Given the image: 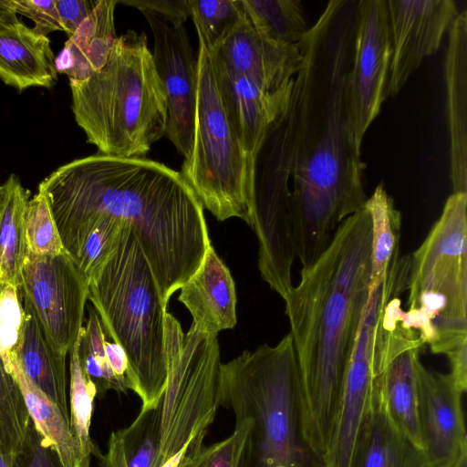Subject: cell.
<instances>
[{
	"instance_id": "23",
	"label": "cell",
	"mask_w": 467,
	"mask_h": 467,
	"mask_svg": "<svg viewBox=\"0 0 467 467\" xmlns=\"http://www.w3.org/2000/svg\"><path fill=\"white\" fill-rule=\"evenodd\" d=\"M23 306L24 323L13 357L26 379L69 420L67 356L51 348L30 307Z\"/></svg>"
},
{
	"instance_id": "41",
	"label": "cell",
	"mask_w": 467,
	"mask_h": 467,
	"mask_svg": "<svg viewBox=\"0 0 467 467\" xmlns=\"http://www.w3.org/2000/svg\"><path fill=\"white\" fill-rule=\"evenodd\" d=\"M105 352L108 361L116 376L131 385L128 377V360L123 348L115 342L106 340Z\"/></svg>"
},
{
	"instance_id": "6",
	"label": "cell",
	"mask_w": 467,
	"mask_h": 467,
	"mask_svg": "<svg viewBox=\"0 0 467 467\" xmlns=\"http://www.w3.org/2000/svg\"><path fill=\"white\" fill-rule=\"evenodd\" d=\"M299 387L289 334L221 364L219 405L251 422L250 467H321L302 436Z\"/></svg>"
},
{
	"instance_id": "31",
	"label": "cell",
	"mask_w": 467,
	"mask_h": 467,
	"mask_svg": "<svg viewBox=\"0 0 467 467\" xmlns=\"http://www.w3.org/2000/svg\"><path fill=\"white\" fill-rule=\"evenodd\" d=\"M248 419L235 420L233 433L226 439L204 445V438L193 440L187 447L179 467H250Z\"/></svg>"
},
{
	"instance_id": "36",
	"label": "cell",
	"mask_w": 467,
	"mask_h": 467,
	"mask_svg": "<svg viewBox=\"0 0 467 467\" xmlns=\"http://www.w3.org/2000/svg\"><path fill=\"white\" fill-rule=\"evenodd\" d=\"M24 306L19 290L11 285H0V358L6 364L18 344Z\"/></svg>"
},
{
	"instance_id": "19",
	"label": "cell",
	"mask_w": 467,
	"mask_h": 467,
	"mask_svg": "<svg viewBox=\"0 0 467 467\" xmlns=\"http://www.w3.org/2000/svg\"><path fill=\"white\" fill-rule=\"evenodd\" d=\"M180 289L178 300L192 317V328L217 335L236 325L235 284L230 270L212 244L198 269Z\"/></svg>"
},
{
	"instance_id": "8",
	"label": "cell",
	"mask_w": 467,
	"mask_h": 467,
	"mask_svg": "<svg viewBox=\"0 0 467 467\" xmlns=\"http://www.w3.org/2000/svg\"><path fill=\"white\" fill-rule=\"evenodd\" d=\"M198 41L193 140L180 172L218 221L249 224L254 171L227 116L212 54Z\"/></svg>"
},
{
	"instance_id": "30",
	"label": "cell",
	"mask_w": 467,
	"mask_h": 467,
	"mask_svg": "<svg viewBox=\"0 0 467 467\" xmlns=\"http://www.w3.org/2000/svg\"><path fill=\"white\" fill-rule=\"evenodd\" d=\"M88 309V319L78 337V358L84 374L94 384L99 398L109 390H131V385L113 372L105 352L106 336L99 317L94 307Z\"/></svg>"
},
{
	"instance_id": "45",
	"label": "cell",
	"mask_w": 467,
	"mask_h": 467,
	"mask_svg": "<svg viewBox=\"0 0 467 467\" xmlns=\"http://www.w3.org/2000/svg\"><path fill=\"white\" fill-rule=\"evenodd\" d=\"M461 467H466V462H463Z\"/></svg>"
},
{
	"instance_id": "37",
	"label": "cell",
	"mask_w": 467,
	"mask_h": 467,
	"mask_svg": "<svg viewBox=\"0 0 467 467\" xmlns=\"http://www.w3.org/2000/svg\"><path fill=\"white\" fill-rule=\"evenodd\" d=\"M10 467H64L55 445L36 429L31 420L21 451Z\"/></svg>"
},
{
	"instance_id": "24",
	"label": "cell",
	"mask_w": 467,
	"mask_h": 467,
	"mask_svg": "<svg viewBox=\"0 0 467 467\" xmlns=\"http://www.w3.org/2000/svg\"><path fill=\"white\" fill-rule=\"evenodd\" d=\"M160 403L141 407L127 427L112 431L101 467H158Z\"/></svg>"
},
{
	"instance_id": "29",
	"label": "cell",
	"mask_w": 467,
	"mask_h": 467,
	"mask_svg": "<svg viewBox=\"0 0 467 467\" xmlns=\"http://www.w3.org/2000/svg\"><path fill=\"white\" fill-rule=\"evenodd\" d=\"M69 424L80 453V467H89L91 455L99 460V451L90 438V424L97 390L84 374L78 358V338L69 351Z\"/></svg>"
},
{
	"instance_id": "14",
	"label": "cell",
	"mask_w": 467,
	"mask_h": 467,
	"mask_svg": "<svg viewBox=\"0 0 467 467\" xmlns=\"http://www.w3.org/2000/svg\"><path fill=\"white\" fill-rule=\"evenodd\" d=\"M390 62L385 98L398 95L421 62L439 49L459 14L452 0H386Z\"/></svg>"
},
{
	"instance_id": "22",
	"label": "cell",
	"mask_w": 467,
	"mask_h": 467,
	"mask_svg": "<svg viewBox=\"0 0 467 467\" xmlns=\"http://www.w3.org/2000/svg\"><path fill=\"white\" fill-rule=\"evenodd\" d=\"M118 0H97L88 18L66 41L56 57L57 73L69 80L81 81L100 70L118 38L114 11Z\"/></svg>"
},
{
	"instance_id": "28",
	"label": "cell",
	"mask_w": 467,
	"mask_h": 467,
	"mask_svg": "<svg viewBox=\"0 0 467 467\" xmlns=\"http://www.w3.org/2000/svg\"><path fill=\"white\" fill-rule=\"evenodd\" d=\"M246 17L264 39L297 46L310 26L298 0H242Z\"/></svg>"
},
{
	"instance_id": "33",
	"label": "cell",
	"mask_w": 467,
	"mask_h": 467,
	"mask_svg": "<svg viewBox=\"0 0 467 467\" xmlns=\"http://www.w3.org/2000/svg\"><path fill=\"white\" fill-rule=\"evenodd\" d=\"M197 35L214 53L245 18L242 0H189Z\"/></svg>"
},
{
	"instance_id": "15",
	"label": "cell",
	"mask_w": 467,
	"mask_h": 467,
	"mask_svg": "<svg viewBox=\"0 0 467 467\" xmlns=\"http://www.w3.org/2000/svg\"><path fill=\"white\" fill-rule=\"evenodd\" d=\"M419 420L424 451L432 467H461L467 461L462 393L450 374L417 363Z\"/></svg>"
},
{
	"instance_id": "12",
	"label": "cell",
	"mask_w": 467,
	"mask_h": 467,
	"mask_svg": "<svg viewBox=\"0 0 467 467\" xmlns=\"http://www.w3.org/2000/svg\"><path fill=\"white\" fill-rule=\"evenodd\" d=\"M389 62L386 0L358 1L351 63L347 77V107L352 134L359 148L386 99Z\"/></svg>"
},
{
	"instance_id": "42",
	"label": "cell",
	"mask_w": 467,
	"mask_h": 467,
	"mask_svg": "<svg viewBox=\"0 0 467 467\" xmlns=\"http://www.w3.org/2000/svg\"><path fill=\"white\" fill-rule=\"evenodd\" d=\"M18 21L13 0H0V26Z\"/></svg>"
},
{
	"instance_id": "44",
	"label": "cell",
	"mask_w": 467,
	"mask_h": 467,
	"mask_svg": "<svg viewBox=\"0 0 467 467\" xmlns=\"http://www.w3.org/2000/svg\"><path fill=\"white\" fill-rule=\"evenodd\" d=\"M5 195V184L0 185V213L3 207L4 200Z\"/></svg>"
},
{
	"instance_id": "16",
	"label": "cell",
	"mask_w": 467,
	"mask_h": 467,
	"mask_svg": "<svg viewBox=\"0 0 467 467\" xmlns=\"http://www.w3.org/2000/svg\"><path fill=\"white\" fill-rule=\"evenodd\" d=\"M213 61L227 116L254 173L255 161L266 135L289 103L294 79L266 91L213 58Z\"/></svg>"
},
{
	"instance_id": "5",
	"label": "cell",
	"mask_w": 467,
	"mask_h": 467,
	"mask_svg": "<svg viewBox=\"0 0 467 467\" xmlns=\"http://www.w3.org/2000/svg\"><path fill=\"white\" fill-rule=\"evenodd\" d=\"M88 284V299L105 336L126 354L132 391L140 399L141 407L158 406L168 378L167 305L128 223L122 227L116 248Z\"/></svg>"
},
{
	"instance_id": "10",
	"label": "cell",
	"mask_w": 467,
	"mask_h": 467,
	"mask_svg": "<svg viewBox=\"0 0 467 467\" xmlns=\"http://www.w3.org/2000/svg\"><path fill=\"white\" fill-rule=\"evenodd\" d=\"M390 299L391 294L384 288H376L368 295L347 366L323 467H354L383 342L385 309Z\"/></svg>"
},
{
	"instance_id": "13",
	"label": "cell",
	"mask_w": 467,
	"mask_h": 467,
	"mask_svg": "<svg viewBox=\"0 0 467 467\" xmlns=\"http://www.w3.org/2000/svg\"><path fill=\"white\" fill-rule=\"evenodd\" d=\"M153 36V61L166 96L168 120L165 136L187 159L192 150L197 59L183 25L173 26L161 16L142 11Z\"/></svg>"
},
{
	"instance_id": "27",
	"label": "cell",
	"mask_w": 467,
	"mask_h": 467,
	"mask_svg": "<svg viewBox=\"0 0 467 467\" xmlns=\"http://www.w3.org/2000/svg\"><path fill=\"white\" fill-rule=\"evenodd\" d=\"M364 206L371 223L370 291L383 282L392 260L400 253L401 214L382 182Z\"/></svg>"
},
{
	"instance_id": "9",
	"label": "cell",
	"mask_w": 467,
	"mask_h": 467,
	"mask_svg": "<svg viewBox=\"0 0 467 467\" xmlns=\"http://www.w3.org/2000/svg\"><path fill=\"white\" fill-rule=\"evenodd\" d=\"M167 383L160 401L158 467L198 438H205L219 405L221 374L217 335L190 328L166 314Z\"/></svg>"
},
{
	"instance_id": "4",
	"label": "cell",
	"mask_w": 467,
	"mask_h": 467,
	"mask_svg": "<svg viewBox=\"0 0 467 467\" xmlns=\"http://www.w3.org/2000/svg\"><path fill=\"white\" fill-rule=\"evenodd\" d=\"M69 86L75 120L100 153L141 158L165 136L166 96L145 33L118 36L104 67Z\"/></svg>"
},
{
	"instance_id": "26",
	"label": "cell",
	"mask_w": 467,
	"mask_h": 467,
	"mask_svg": "<svg viewBox=\"0 0 467 467\" xmlns=\"http://www.w3.org/2000/svg\"><path fill=\"white\" fill-rule=\"evenodd\" d=\"M5 367L20 386L31 420L39 432L55 445L64 467H80L79 449L71 432L69 420L56 403L26 379L13 355Z\"/></svg>"
},
{
	"instance_id": "3",
	"label": "cell",
	"mask_w": 467,
	"mask_h": 467,
	"mask_svg": "<svg viewBox=\"0 0 467 467\" xmlns=\"http://www.w3.org/2000/svg\"><path fill=\"white\" fill-rule=\"evenodd\" d=\"M371 223L365 206L347 218L286 297L299 371L302 436L323 467L345 374L370 287Z\"/></svg>"
},
{
	"instance_id": "25",
	"label": "cell",
	"mask_w": 467,
	"mask_h": 467,
	"mask_svg": "<svg viewBox=\"0 0 467 467\" xmlns=\"http://www.w3.org/2000/svg\"><path fill=\"white\" fill-rule=\"evenodd\" d=\"M4 184L5 195L0 213V285H11L19 290L23 265L28 254L24 214L30 192L15 174Z\"/></svg>"
},
{
	"instance_id": "43",
	"label": "cell",
	"mask_w": 467,
	"mask_h": 467,
	"mask_svg": "<svg viewBox=\"0 0 467 467\" xmlns=\"http://www.w3.org/2000/svg\"><path fill=\"white\" fill-rule=\"evenodd\" d=\"M11 460L0 451V467H10Z\"/></svg>"
},
{
	"instance_id": "20",
	"label": "cell",
	"mask_w": 467,
	"mask_h": 467,
	"mask_svg": "<svg viewBox=\"0 0 467 467\" xmlns=\"http://www.w3.org/2000/svg\"><path fill=\"white\" fill-rule=\"evenodd\" d=\"M56 57L47 36L19 20L0 26V79L19 93L57 81Z\"/></svg>"
},
{
	"instance_id": "11",
	"label": "cell",
	"mask_w": 467,
	"mask_h": 467,
	"mask_svg": "<svg viewBox=\"0 0 467 467\" xmlns=\"http://www.w3.org/2000/svg\"><path fill=\"white\" fill-rule=\"evenodd\" d=\"M19 292L32 310L51 348L67 356L83 327L88 284L67 253L28 254Z\"/></svg>"
},
{
	"instance_id": "7",
	"label": "cell",
	"mask_w": 467,
	"mask_h": 467,
	"mask_svg": "<svg viewBox=\"0 0 467 467\" xmlns=\"http://www.w3.org/2000/svg\"><path fill=\"white\" fill-rule=\"evenodd\" d=\"M406 326L451 368L467 367V193L452 192L410 255Z\"/></svg>"
},
{
	"instance_id": "1",
	"label": "cell",
	"mask_w": 467,
	"mask_h": 467,
	"mask_svg": "<svg viewBox=\"0 0 467 467\" xmlns=\"http://www.w3.org/2000/svg\"><path fill=\"white\" fill-rule=\"evenodd\" d=\"M356 7L353 0L328 1L298 43L302 65L289 103L254 164L255 186L291 194L293 244L302 268L321 256L368 199L347 107Z\"/></svg>"
},
{
	"instance_id": "2",
	"label": "cell",
	"mask_w": 467,
	"mask_h": 467,
	"mask_svg": "<svg viewBox=\"0 0 467 467\" xmlns=\"http://www.w3.org/2000/svg\"><path fill=\"white\" fill-rule=\"evenodd\" d=\"M38 192L73 260L97 217L125 221L166 305L211 245L203 207L192 187L180 171L153 160L99 152L58 167L39 183Z\"/></svg>"
},
{
	"instance_id": "21",
	"label": "cell",
	"mask_w": 467,
	"mask_h": 467,
	"mask_svg": "<svg viewBox=\"0 0 467 467\" xmlns=\"http://www.w3.org/2000/svg\"><path fill=\"white\" fill-rule=\"evenodd\" d=\"M354 467H432L425 451L417 448L393 423L378 376L374 379Z\"/></svg>"
},
{
	"instance_id": "32",
	"label": "cell",
	"mask_w": 467,
	"mask_h": 467,
	"mask_svg": "<svg viewBox=\"0 0 467 467\" xmlns=\"http://www.w3.org/2000/svg\"><path fill=\"white\" fill-rule=\"evenodd\" d=\"M31 420L20 386L0 358V451L4 455L12 459L21 451Z\"/></svg>"
},
{
	"instance_id": "39",
	"label": "cell",
	"mask_w": 467,
	"mask_h": 467,
	"mask_svg": "<svg viewBox=\"0 0 467 467\" xmlns=\"http://www.w3.org/2000/svg\"><path fill=\"white\" fill-rule=\"evenodd\" d=\"M140 11L153 12L173 26H182L191 16L189 0H118Z\"/></svg>"
},
{
	"instance_id": "18",
	"label": "cell",
	"mask_w": 467,
	"mask_h": 467,
	"mask_svg": "<svg viewBox=\"0 0 467 467\" xmlns=\"http://www.w3.org/2000/svg\"><path fill=\"white\" fill-rule=\"evenodd\" d=\"M444 61L446 115L450 138V179L452 192L467 193V11L448 29Z\"/></svg>"
},
{
	"instance_id": "35",
	"label": "cell",
	"mask_w": 467,
	"mask_h": 467,
	"mask_svg": "<svg viewBox=\"0 0 467 467\" xmlns=\"http://www.w3.org/2000/svg\"><path fill=\"white\" fill-rule=\"evenodd\" d=\"M24 224L28 254L57 255L66 252L43 193L38 192L28 200L25 209Z\"/></svg>"
},
{
	"instance_id": "40",
	"label": "cell",
	"mask_w": 467,
	"mask_h": 467,
	"mask_svg": "<svg viewBox=\"0 0 467 467\" xmlns=\"http://www.w3.org/2000/svg\"><path fill=\"white\" fill-rule=\"evenodd\" d=\"M97 1V0H96ZM96 1L56 0L64 32L71 36L93 11Z\"/></svg>"
},
{
	"instance_id": "38",
	"label": "cell",
	"mask_w": 467,
	"mask_h": 467,
	"mask_svg": "<svg viewBox=\"0 0 467 467\" xmlns=\"http://www.w3.org/2000/svg\"><path fill=\"white\" fill-rule=\"evenodd\" d=\"M16 14H21L35 23L36 33L47 36L53 31H64L56 0H13Z\"/></svg>"
},
{
	"instance_id": "34",
	"label": "cell",
	"mask_w": 467,
	"mask_h": 467,
	"mask_svg": "<svg viewBox=\"0 0 467 467\" xmlns=\"http://www.w3.org/2000/svg\"><path fill=\"white\" fill-rule=\"evenodd\" d=\"M125 223H127L123 220L101 214L90 224L73 260L88 281L116 248Z\"/></svg>"
},
{
	"instance_id": "17",
	"label": "cell",
	"mask_w": 467,
	"mask_h": 467,
	"mask_svg": "<svg viewBox=\"0 0 467 467\" xmlns=\"http://www.w3.org/2000/svg\"><path fill=\"white\" fill-rule=\"evenodd\" d=\"M211 54L214 61L266 91L291 82L302 65L298 46L279 45L264 39L246 16Z\"/></svg>"
}]
</instances>
